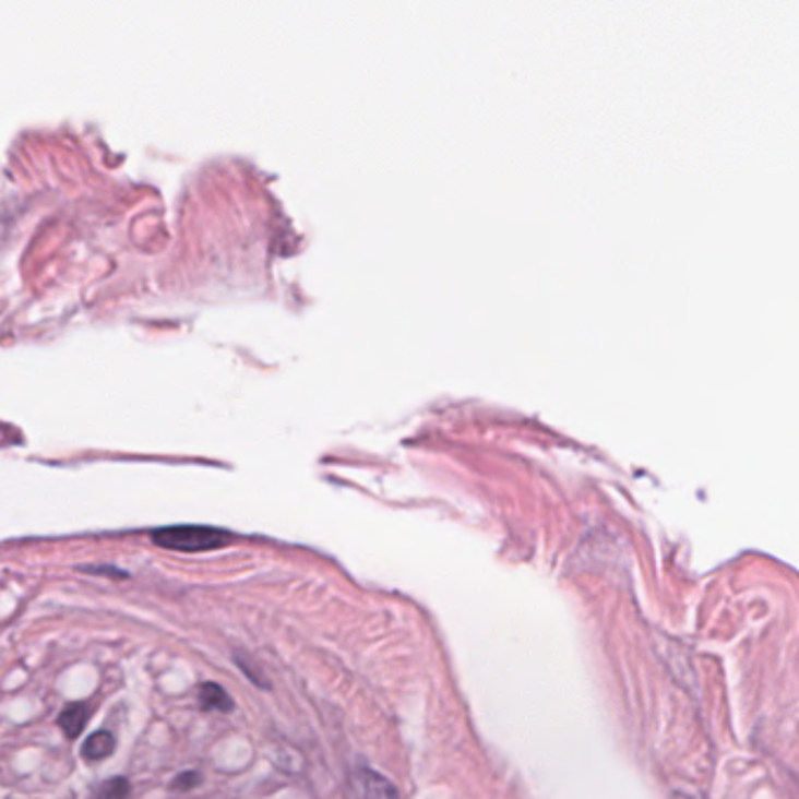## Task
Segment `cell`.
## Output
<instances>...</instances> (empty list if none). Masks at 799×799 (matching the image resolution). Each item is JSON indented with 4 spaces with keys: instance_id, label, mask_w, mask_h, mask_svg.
<instances>
[{
    "instance_id": "cell-1",
    "label": "cell",
    "mask_w": 799,
    "mask_h": 799,
    "mask_svg": "<svg viewBox=\"0 0 799 799\" xmlns=\"http://www.w3.org/2000/svg\"><path fill=\"white\" fill-rule=\"evenodd\" d=\"M153 541L157 547L181 551V553H198V551H214L226 547L230 541V533L218 530L210 525H171L159 527L153 533Z\"/></svg>"
},
{
    "instance_id": "cell-2",
    "label": "cell",
    "mask_w": 799,
    "mask_h": 799,
    "mask_svg": "<svg viewBox=\"0 0 799 799\" xmlns=\"http://www.w3.org/2000/svg\"><path fill=\"white\" fill-rule=\"evenodd\" d=\"M351 799H398L392 783L371 770H359L349 783Z\"/></svg>"
},
{
    "instance_id": "cell-3",
    "label": "cell",
    "mask_w": 799,
    "mask_h": 799,
    "mask_svg": "<svg viewBox=\"0 0 799 799\" xmlns=\"http://www.w3.org/2000/svg\"><path fill=\"white\" fill-rule=\"evenodd\" d=\"M87 720H90V706L83 701H75V703H69V706L59 713L57 725L63 734H67V739L73 741L80 737V734H83Z\"/></svg>"
},
{
    "instance_id": "cell-4",
    "label": "cell",
    "mask_w": 799,
    "mask_h": 799,
    "mask_svg": "<svg viewBox=\"0 0 799 799\" xmlns=\"http://www.w3.org/2000/svg\"><path fill=\"white\" fill-rule=\"evenodd\" d=\"M200 708L202 711H218V713H230L235 706H232V699L230 694L223 690L220 684L216 682H204L200 687Z\"/></svg>"
},
{
    "instance_id": "cell-5",
    "label": "cell",
    "mask_w": 799,
    "mask_h": 799,
    "mask_svg": "<svg viewBox=\"0 0 799 799\" xmlns=\"http://www.w3.org/2000/svg\"><path fill=\"white\" fill-rule=\"evenodd\" d=\"M114 750H116L114 734L106 731V729L104 731H94L92 737L83 743V758L87 762H102V760L114 755Z\"/></svg>"
},
{
    "instance_id": "cell-6",
    "label": "cell",
    "mask_w": 799,
    "mask_h": 799,
    "mask_svg": "<svg viewBox=\"0 0 799 799\" xmlns=\"http://www.w3.org/2000/svg\"><path fill=\"white\" fill-rule=\"evenodd\" d=\"M130 795H132V783L124 776L106 778L92 790V799H130Z\"/></svg>"
},
{
    "instance_id": "cell-7",
    "label": "cell",
    "mask_w": 799,
    "mask_h": 799,
    "mask_svg": "<svg viewBox=\"0 0 799 799\" xmlns=\"http://www.w3.org/2000/svg\"><path fill=\"white\" fill-rule=\"evenodd\" d=\"M202 774L200 772H183V774H179V776H176L174 780H171V790L174 792H186V790H193V788H198V786H202Z\"/></svg>"
}]
</instances>
